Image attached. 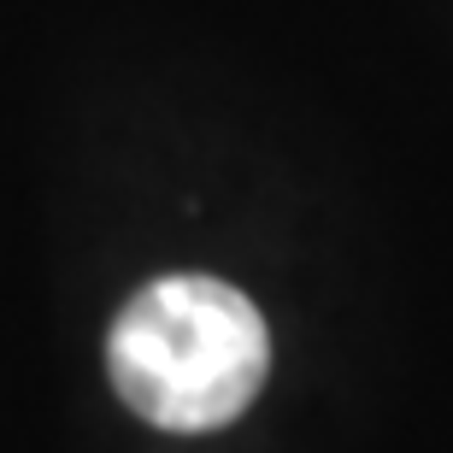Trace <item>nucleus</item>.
I'll list each match as a JSON object with an SVG mask.
<instances>
[{
    "instance_id": "f257e3e1",
    "label": "nucleus",
    "mask_w": 453,
    "mask_h": 453,
    "mask_svg": "<svg viewBox=\"0 0 453 453\" xmlns=\"http://www.w3.org/2000/svg\"><path fill=\"white\" fill-rule=\"evenodd\" d=\"M118 401L159 430H219L242 418L271 371L259 306L219 277H159L106 342Z\"/></svg>"
}]
</instances>
